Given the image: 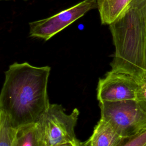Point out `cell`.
I'll use <instances>...</instances> for the list:
<instances>
[{
	"label": "cell",
	"mask_w": 146,
	"mask_h": 146,
	"mask_svg": "<svg viewBox=\"0 0 146 146\" xmlns=\"http://www.w3.org/2000/svg\"><path fill=\"white\" fill-rule=\"evenodd\" d=\"M143 81L146 82V74H145V76H144V79H143Z\"/></svg>",
	"instance_id": "obj_15"
},
{
	"label": "cell",
	"mask_w": 146,
	"mask_h": 146,
	"mask_svg": "<svg viewBox=\"0 0 146 146\" xmlns=\"http://www.w3.org/2000/svg\"><path fill=\"white\" fill-rule=\"evenodd\" d=\"M17 131L5 115L0 112V146H14Z\"/></svg>",
	"instance_id": "obj_9"
},
{
	"label": "cell",
	"mask_w": 146,
	"mask_h": 146,
	"mask_svg": "<svg viewBox=\"0 0 146 146\" xmlns=\"http://www.w3.org/2000/svg\"><path fill=\"white\" fill-rule=\"evenodd\" d=\"M140 82L129 74L110 70L98 81L97 99L99 103L136 99Z\"/></svg>",
	"instance_id": "obj_6"
},
{
	"label": "cell",
	"mask_w": 146,
	"mask_h": 146,
	"mask_svg": "<svg viewBox=\"0 0 146 146\" xmlns=\"http://www.w3.org/2000/svg\"><path fill=\"white\" fill-rule=\"evenodd\" d=\"M50 67L15 62L5 72L0 112L14 128L38 123L50 103L47 84Z\"/></svg>",
	"instance_id": "obj_1"
},
{
	"label": "cell",
	"mask_w": 146,
	"mask_h": 146,
	"mask_svg": "<svg viewBox=\"0 0 146 146\" xmlns=\"http://www.w3.org/2000/svg\"><path fill=\"white\" fill-rule=\"evenodd\" d=\"M59 146H83L82 143H81L79 140H77L75 141L71 142V143H68L66 144H64L62 145H60Z\"/></svg>",
	"instance_id": "obj_14"
},
{
	"label": "cell",
	"mask_w": 146,
	"mask_h": 146,
	"mask_svg": "<svg viewBox=\"0 0 146 146\" xmlns=\"http://www.w3.org/2000/svg\"><path fill=\"white\" fill-rule=\"evenodd\" d=\"M136 100L146 112V82L145 81L140 82L137 94Z\"/></svg>",
	"instance_id": "obj_13"
},
{
	"label": "cell",
	"mask_w": 146,
	"mask_h": 146,
	"mask_svg": "<svg viewBox=\"0 0 146 146\" xmlns=\"http://www.w3.org/2000/svg\"><path fill=\"white\" fill-rule=\"evenodd\" d=\"M110 26L115 46L112 71L129 74L142 82L146 74V25L129 5Z\"/></svg>",
	"instance_id": "obj_2"
},
{
	"label": "cell",
	"mask_w": 146,
	"mask_h": 146,
	"mask_svg": "<svg viewBox=\"0 0 146 146\" xmlns=\"http://www.w3.org/2000/svg\"><path fill=\"white\" fill-rule=\"evenodd\" d=\"M125 139L121 137L106 121L100 119L92 134L83 146H119Z\"/></svg>",
	"instance_id": "obj_7"
},
{
	"label": "cell",
	"mask_w": 146,
	"mask_h": 146,
	"mask_svg": "<svg viewBox=\"0 0 146 146\" xmlns=\"http://www.w3.org/2000/svg\"><path fill=\"white\" fill-rule=\"evenodd\" d=\"M129 5L139 13L146 25V0H132Z\"/></svg>",
	"instance_id": "obj_12"
},
{
	"label": "cell",
	"mask_w": 146,
	"mask_h": 146,
	"mask_svg": "<svg viewBox=\"0 0 146 146\" xmlns=\"http://www.w3.org/2000/svg\"><path fill=\"white\" fill-rule=\"evenodd\" d=\"M119 146H146V129L135 136L125 139Z\"/></svg>",
	"instance_id": "obj_11"
},
{
	"label": "cell",
	"mask_w": 146,
	"mask_h": 146,
	"mask_svg": "<svg viewBox=\"0 0 146 146\" xmlns=\"http://www.w3.org/2000/svg\"><path fill=\"white\" fill-rule=\"evenodd\" d=\"M96 8L98 9L97 0H83L50 17L30 22L29 35L47 40L89 10Z\"/></svg>",
	"instance_id": "obj_5"
},
{
	"label": "cell",
	"mask_w": 146,
	"mask_h": 146,
	"mask_svg": "<svg viewBox=\"0 0 146 146\" xmlns=\"http://www.w3.org/2000/svg\"><path fill=\"white\" fill-rule=\"evenodd\" d=\"M79 115L77 108L67 114L61 105L50 104L38 122L47 146H59L78 140L75 128Z\"/></svg>",
	"instance_id": "obj_4"
},
{
	"label": "cell",
	"mask_w": 146,
	"mask_h": 146,
	"mask_svg": "<svg viewBox=\"0 0 146 146\" xmlns=\"http://www.w3.org/2000/svg\"><path fill=\"white\" fill-rule=\"evenodd\" d=\"M14 146H47L38 123L19 128Z\"/></svg>",
	"instance_id": "obj_8"
},
{
	"label": "cell",
	"mask_w": 146,
	"mask_h": 146,
	"mask_svg": "<svg viewBox=\"0 0 146 146\" xmlns=\"http://www.w3.org/2000/svg\"><path fill=\"white\" fill-rule=\"evenodd\" d=\"M24 1H27V0H24Z\"/></svg>",
	"instance_id": "obj_16"
},
{
	"label": "cell",
	"mask_w": 146,
	"mask_h": 146,
	"mask_svg": "<svg viewBox=\"0 0 146 146\" xmlns=\"http://www.w3.org/2000/svg\"><path fill=\"white\" fill-rule=\"evenodd\" d=\"M132 0H113L104 15L100 18L102 25H110L123 12Z\"/></svg>",
	"instance_id": "obj_10"
},
{
	"label": "cell",
	"mask_w": 146,
	"mask_h": 146,
	"mask_svg": "<svg viewBox=\"0 0 146 146\" xmlns=\"http://www.w3.org/2000/svg\"><path fill=\"white\" fill-rule=\"evenodd\" d=\"M99 107L100 119L124 139L146 129V112L136 99L101 102Z\"/></svg>",
	"instance_id": "obj_3"
}]
</instances>
